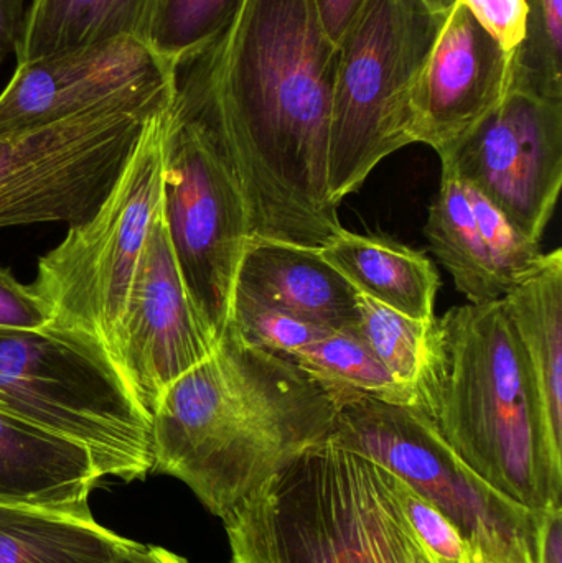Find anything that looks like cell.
I'll use <instances>...</instances> for the list:
<instances>
[{
    "mask_svg": "<svg viewBox=\"0 0 562 563\" xmlns=\"http://www.w3.org/2000/svg\"><path fill=\"white\" fill-rule=\"evenodd\" d=\"M337 62L316 0H240L175 68V109L231 162L251 240L319 250L343 228L327 191Z\"/></svg>",
    "mask_w": 562,
    "mask_h": 563,
    "instance_id": "6da1fadb",
    "label": "cell"
},
{
    "mask_svg": "<svg viewBox=\"0 0 562 563\" xmlns=\"http://www.w3.org/2000/svg\"><path fill=\"white\" fill-rule=\"evenodd\" d=\"M330 390L287 357L246 343L231 324L203 363L152 410L155 472L174 476L224 519L335 429Z\"/></svg>",
    "mask_w": 562,
    "mask_h": 563,
    "instance_id": "7a4b0ae2",
    "label": "cell"
},
{
    "mask_svg": "<svg viewBox=\"0 0 562 563\" xmlns=\"http://www.w3.org/2000/svg\"><path fill=\"white\" fill-rule=\"evenodd\" d=\"M448 369L434 422L451 449L511 501L561 505L562 450L548 435L504 298L441 318Z\"/></svg>",
    "mask_w": 562,
    "mask_h": 563,
    "instance_id": "3957f363",
    "label": "cell"
},
{
    "mask_svg": "<svg viewBox=\"0 0 562 563\" xmlns=\"http://www.w3.org/2000/svg\"><path fill=\"white\" fill-rule=\"evenodd\" d=\"M0 410L86 446L102 478L129 483L154 468L151 413L88 334L0 328Z\"/></svg>",
    "mask_w": 562,
    "mask_h": 563,
    "instance_id": "277c9868",
    "label": "cell"
},
{
    "mask_svg": "<svg viewBox=\"0 0 562 563\" xmlns=\"http://www.w3.org/2000/svg\"><path fill=\"white\" fill-rule=\"evenodd\" d=\"M378 463L327 440L223 519L231 563H389Z\"/></svg>",
    "mask_w": 562,
    "mask_h": 563,
    "instance_id": "5b68a950",
    "label": "cell"
},
{
    "mask_svg": "<svg viewBox=\"0 0 562 563\" xmlns=\"http://www.w3.org/2000/svg\"><path fill=\"white\" fill-rule=\"evenodd\" d=\"M172 104L174 99L148 118L104 200L88 220L69 224L65 240L38 261L32 284L48 305L49 324L95 338L112 357L162 210Z\"/></svg>",
    "mask_w": 562,
    "mask_h": 563,
    "instance_id": "8992f818",
    "label": "cell"
},
{
    "mask_svg": "<svg viewBox=\"0 0 562 563\" xmlns=\"http://www.w3.org/2000/svg\"><path fill=\"white\" fill-rule=\"evenodd\" d=\"M174 95L175 69L65 121L0 142V230L88 220L124 168L145 122Z\"/></svg>",
    "mask_w": 562,
    "mask_h": 563,
    "instance_id": "52a82bcc",
    "label": "cell"
},
{
    "mask_svg": "<svg viewBox=\"0 0 562 563\" xmlns=\"http://www.w3.org/2000/svg\"><path fill=\"white\" fill-rule=\"evenodd\" d=\"M329 389V387H327ZM330 440L378 463L431 501L481 563H538L541 512L492 488L454 450L431 417L345 389Z\"/></svg>",
    "mask_w": 562,
    "mask_h": 563,
    "instance_id": "ba28073f",
    "label": "cell"
},
{
    "mask_svg": "<svg viewBox=\"0 0 562 563\" xmlns=\"http://www.w3.org/2000/svg\"><path fill=\"white\" fill-rule=\"evenodd\" d=\"M436 20L418 0H366L340 43L327 151V191L337 208L412 144V82Z\"/></svg>",
    "mask_w": 562,
    "mask_h": 563,
    "instance_id": "9c48e42d",
    "label": "cell"
},
{
    "mask_svg": "<svg viewBox=\"0 0 562 563\" xmlns=\"http://www.w3.org/2000/svg\"><path fill=\"white\" fill-rule=\"evenodd\" d=\"M162 211L195 308L214 340L231 321L238 269L251 240L236 172L217 142L172 104Z\"/></svg>",
    "mask_w": 562,
    "mask_h": 563,
    "instance_id": "30bf717a",
    "label": "cell"
},
{
    "mask_svg": "<svg viewBox=\"0 0 562 563\" xmlns=\"http://www.w3.org/2000/svg\"><path fill=\"white\" fill-rule=\"evenodd\" d=\"M439 157L541 241L562 187V98L515 81L500 106Z\"/></svg>",
    "mask_w": 562,
    "mask_h": 563,
    "instance_id": "8fae6325",
    "label": "cell"
},
{
    "mask_svg": "<svg viewBox=\"0 0 562 563\" xmlns=\"http://www.w3.org/2000/svg\"><path fill=\"white\" fill-rule=\"evenodd\" d=\"M517 81V49L507 52L455 0L436 20L411 89L412 144L438 155L477 128Z\"/></svg>",
    "mask_w": 562,
    "mask_h": 563,
    "instance_id": "7c38bea8",
    "label": "cell"
},
{
    "mask_svg": "<svg viewBox=\"0 0 562 563\" xmlns=\"http://www.w3.org/2000/svg\"><path fill=\"white\" fill-rule=\"evenodd\" d=\"M217 344L185 287L161 210L129 295L115 363L152 413L162 393L210 357Z\"/></svg>",
    "mask_w": 562,
    "mask_h": 563,
    "instance_id": "4fadbf2b",
    "label": "cell"
},
{
    "mask_svg": "<svg viewBox=\"0 0 562 563\" xmlns=\"http://www.w3.org/2000/svg\"><path fill=\"white\" fill-rule=\"evenodd\" d=\"M174 69L148 43L134 38L16 65L0 92V142L65 121L135 82Z\"/></svg>",
    "mask_w": 562,
    "mask_h": 563,
    "instance_id": "5bb4252c",
    "label": "cell"
},
{
    "mask_svg": "<svg viewBox=\"0 0 562 563\" xmlns=\"http://www.w3.org/2000/svg\"><path fill=\"white\" fill-rule=\"evenodd\" d=\"M234 291L333 331L359 327L356 291L317 247L250 240Z\"/></svg>",
    "mask_w": 562,
    "mask_h": 563,
    "instance_id": "9a60e30c",
    "label": "cell"
},
{
    "mask_svg": "<svg viewBox=\"0 0 562 563\" xmlns=\"http://www.w3.org/2000/svg\"><path fill=\"white\" fill-rule=\"evenodd\" d=\"M101 478L86 446L0 410V505H88Z\"/></svg>",
    "mask_w": 562,
    "mask_h": 563,
    "instance_id": "2e32d148",
    "label": "cell"
},
{
    "mask_svg": "<svg viewBox=\"0 0 562 563\" xmlns=\"http://www.w3.org/2000/svg\"><path fill=\"white\" fill-rule=\"evenodd\" d=\"M319 251L356 294L415 320L436 317L441 276L422 251L392 238L356 234L345 228Z\"/></svg>",
    "mask_w": 562,
    "mask_h": 563,
    "instance_id": "e0dca14e",
    "label": "cell"
},
{
    "mask_svg": "<svg viewBox=\"0 0 562 563\" xmlns=\"http://www.w3.org/2000/svg\"><path fill=\"white\" fill-rule=\"evenodd\" d=\"M520 340L548 435L562 450V251L544 254L537 269L504 295Z\"/></svg>",
    "mask_w": 562,
    "mask_h": 563,
    "instance_id": "ac0fdd59",
    "label": "cell"
},
{
    "mask_svg": "<svg viewBox=\"0 0 562 563\" xmlns=\"http://www.w3.org/2000/svg\"><path fill=\"white\" fill-rule=\"evenodd\" d=\"M155 5L157 0H30L16 65L112 40L148 43Z\"/></svg>",
    "mask_w": 562,
    "mask_h": 563,
    "instance_id": "d6986e66",
    "label": "cell"
},
{
    "mask_svg": "<svg viewBox=\"0 0 562 563\" xmlns=\"http://www.w3.org/2000/svg\"><path fill=\"white\" fill-rule=\"evenodd\" d=\"M128 541L99 526L88 505H0V563H114Z\"/></svg>",
    "mask_w": 562,
    "mask_h": 563,
    "instance_id": "ffe728a7",
    "label": "cell"
},
{
    "mask_svg": "<svg viewBox=\"0 0 562 563\" xmlns=\"http://www.w3.org/2000/svg\"><path fill=\"white\" fill-rule=\"evenodd\" d=\"M359 331L383 366L434 420L448 369L441 318L415 320L372 298L356 294Z\"/></svg>",
    "mask_w": 562,
    "mask_h": 563,
    "instance_id": "44dd1931",
    "label": "cell"
},
{
    "mask_svg": "<svg viewBox=\"0 0 562 563\" xmlns=\"http://www.w3.org/2000/svg\"><path fill=\"white\" fill-rule=\"evenodd\" d=\"M425 234L432 253L469 303L504 298V287L485 250L465 184L449 168H442L441 185L429 208Z\"/></svg>",
    "mask_w": 562,
    "mask_h": 563,
    "instance_id": "7402d4cb",
    "label": "cell"
},
{
    "mask_svg": "<svg viewBox=\"0 0 562 563\" xmlns=\"http://www.w3.org/2000/svg\"><path fill=\"white\" fill-rule=\"evenodd\" d=\"M287 360L330 389L353 390L395 406L418 409L411 393L399 386L359 331H333L294 351Z\"/></svg>",
    "mask_w": 562,
    "mask_h": 563,
    "instance_id": "603a6c76",
    "label": "cell"
},
{
    "mask_svg": "<svg viewBox=\"0 0 562 563\" xmlns=\"http://www.w3.org/2000/svg\"><path fill=\"white\" fill-rule=\"evenodd\" d=\"M240 0H157L152 20L154 52L177 68L197 55L230 22Z\"/></svg>",
    "mask_w": 562,
    "mask_h": 563,
    "instance_id": "cb8c5ba5",
    "label": "cell"
},
{
    "mask_svg": "<svg viewBox=\"0 0 562 563\" xmlns=\"http://www.w3.org/2000/svg\"><path fill=\"white\" fill-rule=\"evenodd\" d=\"M527 35L517 48V82L562 98V0H525Z\"/></svg>",
    "mask_w": 562,
    "mask_h": 563,
    "instance_id": "d4e9b609",
    "label": "cell"
},
{
    "mask_svg": "<svg viewBox=\"0 0 562 563\" xmlns=\"http://www.w3.org/2000/svg\"><path fill=\"white\" fill-rule=\"evenodd\" d=\"M465 184V181H464ZM475 221L481 230L485 250L491 257L495 276L504 287L505 294L511 285L537 269L543 260L541 241L525 234L504 211L498 210L477 188L465 184Z\"/></svg>",
    "mask_w": 562,
    "mask_h": 563,
    "instance_id": "484cf974",
    "label": "cell"
},
{
    "mask_svg": "<svg viewBox=\"0 0 562 563\" xmlns=\"http://www.w3.org/2000/svg\"><path fill=\"white\" fill-rule=\"evenodd\" d=\"M230 324L246 343L284 357L333 333L330 328L287 313L241 291H234Z\"/></svg>",
    "mask_w": 562,
    "mask_h": 563,
    "instance_id": "4316f807",
    "label": "cell"
},
{
    "mask_svg": "<svg viewBox=\"0 0 562 563\" xmlns=\"http://www.w3.org/2000/svg\"><path fill=\"white\" fill-rule=\"evenodd\" d=\"M52 321L48 305L32 285L22 284L0 267V328L42 330Z\"/></svg>",
    "mask_w": 562,
    "mask_h": 563,
    "instance_id": "83f0119b",
    "label": "cell"
},
{
    "mask_svg": "<svg viewBox=\"0 0 562 563\" xmlns=\"http://www.w3.org/2000/svg\"><path fill=\"white\" fill-rule=\"evenodd\" d=\"M474 19L507 52H514L527 35L528 7L525 0H461Z\"/></svg>",
    "mask_w": 562,
    "mask_h": 563,
    "instance_id": "f1b7e54d",
    "label": "cell"
},
{
    "mask_svg": "<svg viewBox=\"0 0 562 563\" xmlns=\"http://www.w3.org/2000/svg\"><path fill=\"white\" fill-rule=\"evenodd\" d=\"M385 485V483H383ZM386 489V486H385ZM389 501L388 562L389 563H439L421 539L412 531L398 506L386 489Z\"/></svg>",
    "mask_w": 562,
    "mask_h": 563,
    "instance_id": "f546056e",
    "label": "cell"
},
{
    "mask_svg": "<svg viewBox=\"0 0 562 563\" xmlns=\"http://www.w3.org/2000/svg\"><path fill=\"white\" fill-rule=\"evenodd\" d=\"M365 3L366 0H316L323 30L337 48Z\"/></svg>",
    "mask_w": 562,
    "mask_h": 563,
    "instance_id": "4dcf8cb0",
    "label": "cell"
},
{
    "mask_svg": "<svg viewBox=\"0 0 562 563\" xmlns=\"http://www.w3.org/2000/svg\"><path fill=\"white\" fill-rule=\"evenodd\" d=\"M26 0H0V63L15 55L25 29Z\"/></svg>",
    "mask_w": 562,
    "mask_h": 563,
    "instance_id": "1f68e13d",
    "label": "cell"
},
{
    "mask_svg": "<svg viewBox=\"0 0 562 563\" xmlns=\"http://www.w3.org/2000/svg\"><path fill=\"white\" fill-rule=\"evenodd\" d=\"M538 563H562V508L551 506L541 512L538 532Z\"/></svg>",
    "mask_w": 562,
    "mask_h": 563,
    "instance_id": "d6a6232c",
    "label": "cell"
},
{
    "mask_svg": "<svg viewBox=\"0 0 562 563\" xmlns=\"http://www.w3.org/2000/svg\"><path fill=\"white\" fill-rule=\"evenodd\" d=\"M114 563H188L180 555L155 545H142L128 541Z\"/></svg>",
    "mask_w": 562,
    "mask_h": 563,
    "instance_id": "836d02e7",
    "label": "cell"
},
{
    "mask_svg": "<svg viewBox=\"0 0 562 563\" xmlns=\"http://www.w3.org/2000/svg\"><path fill=\"white\" fill-rule=\"evenodd\" d=\"M431 15H442L445 10L451 9L455 0H418Z\"/></svg>",
    "mask_w": 562,
    "mask_h": 563,
    "instance_id": "e575fe53",
    "label": "cell"
},
{
    "mask_svg": "<svg viewBox=\"0 0 562 563\" xmlns=\"http://www.w3.org/2000/svg\"><path fill=\"white\" fill-rule=\"evenodd\" d=\"M478 563H481V561H478Z\"/></svg>",
    "mask_w": 562,
    "mask_h": 563,
    "instance_id": "d590c367",
    "label": "cell"
}]
</instances>
